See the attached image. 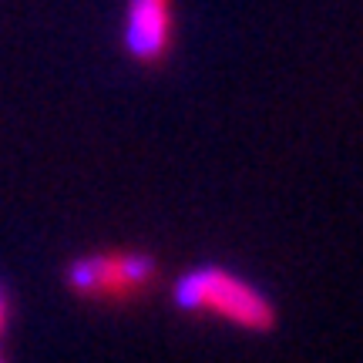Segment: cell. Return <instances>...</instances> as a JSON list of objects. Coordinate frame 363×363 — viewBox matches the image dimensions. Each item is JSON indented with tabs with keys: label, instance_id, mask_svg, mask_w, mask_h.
<instances>
[{
	"label": "cell",
	"instance_id": "obj_1",
	"mask_svg": "<svg viewBox=\"0 0 363 363\" xmlns=\"http://www.w3.org/2000/svg\"><path fill=\"white\" fill-rule=\"evenodd\" d=\"M172 299L185 313L216 316L249 333H266L276 326V310L266 293L225 266H199L182 272L172 286Z\"/></svg>",
	"mask_w": 363,
	"mask_h": 363
},
{
	"label": "cell",
	"instance_id": "obj_3",
	"mask_svg": "<svg viewBox=\"0 0 363 363\" xmlns=\"http://www.w3.org/2000/svg\"><path fill=\"white\" fill-rule=\"evenodd\" d=\"M172 38H175L172 0H128L125 24H121V44L135 61H142V65L162 61L172 48Z\"/></svg>",
	"mask_w": 363,
	"mask_h": 363
},
{
	"label": "cell",
	"instance_id": "obj_4",
	"mask_svg": "<svg viewBox=\"0 0 363 363\" xmlns=\"http://www.w3.org/2000/svg\"><path fill=\"white\" fill-rule=\"evenodd\" d=\"M7 313H11V306H7V293L0 289V333H4V326H7Z\"/></svg>",
	"mask_w": 363,
	"mask_h": 363
},
{
	"label": "cell",
	"instance_id": "obj_2",
	"mask_svg": "<svg viewBox=\"0 0 363 363\" xmlns=\"http://www.w3.org/2000/svg\"><path fill=\"white\" fill-rule=\"evenodd\" d=\"M71 293L98 303H131L152 293L158 279V262L145 252H91L67 266Z\"/></svg>",
	"mask_w": 363,
	"mask_h": 363
},
{
	"label": "cell",
	"instance_id": "obj_5",
	"mask_svg": "<svg viewBox=\"0 0 363 363\" xmlns=\"http://www.w3.org/2000/svg\"><path fill=\"white\" fill-rule=\"evenodd\" d=\"M0 363H7V357H4V353H0Z\"/></svg>",
	"mask_w": 363,
	"mask_h": 363
}]
</instances>
